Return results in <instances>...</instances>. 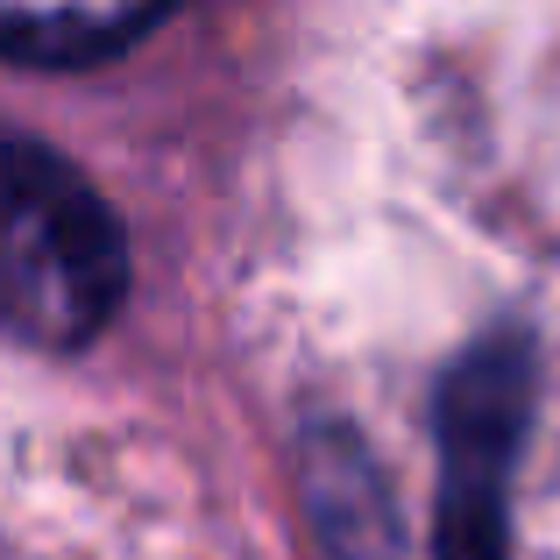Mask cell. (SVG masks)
<instances>
[{
  "label": "cell",
  "mask_w": 560,
  "mask_h": 560,
  "mask_svg": "<svg viewBox=\"0 0 560 560\" xmlns=\"http://www.w3.org/2000/svg\"><path fill=\"white\" fill-rule=\"evenodd\" d=\"M121 228L43 142L0 128V334L71 348L121 305Z\"/></svg>",
  "instance_id": "cell-1"
},
{
  "label": "cell",
  "mask_w": 560,
  "mask_h": 560,
  "mask_svg": "<svg viewBox=\"0 0 560 560\" xmlns=\"http://www.w3.org/2000/svg\"><path fill=\"white\" fill-rule=\"evenodd\" d=\"M525 419V348L490 341L454 370L447 390V490H440V553L504 560V482Z\"/></svg>",
  "instance_id": "cell-2"
},
{
  "label": "cell",
  "mask_w": 560,
  "mask_h": 560,
  "mask_svg": "<svg viewBox=\"0 0 560 560\" xmlns=\"http://www.w3.org/2000/svg\"><path fill=\"white\" fill-rule=\"evenodd\" d=\"M171 0H0V50L22 65H85L164 14Z\"/></svg>",
  "instance_id": "cell-3"
}]
</instances>
